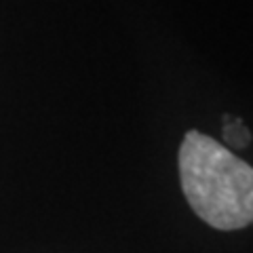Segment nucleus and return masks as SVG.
Segmentation results:
<instances>
[{
  "instance_id": "f257e3e1",
  "label": "nucleus",
  "mask_w": 253,
  "mask_h": 253,
  "mask_svg": "<svg viewBox=\"0 0 253 253\" xmlns=\"http://www.w3.org/2000/svg\"><path fill=\"white\" fill-rule=\"evenodd\" d=\"M179 179L196 215L215 230H241L253 219V169L219 141L188 131L179 146Z\"/></svg>"
}]
</instances>
